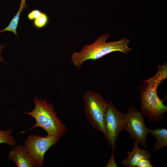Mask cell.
Segmentation results:
<instances>
[{
	"label": "cell",
	"mask_w": 167,
	"mask_h": 167,
	"mask_svg": "<svg viewBox=\"0 0 167 167\" xmlns=\"http://www.w3.org/2000/svg\"><path fill=\"white\" fill-rule=\"evenodd\" d=\"M126 113H123L115 107L112 101L109 102L105 118L107 140L112 151H116V143L120 132L126 127Z\"/></svg>",
	"instance_id": "6"
},
{
	"label": "cell",
	"mask_w": 167,
	"mask_h": 167,
	"mask_svg": "<svg viewBox=\"0 0 167 167\" xmlns=\"http://www.w3.org/2000/svg\"><path fill=\"white\" fill-rule=\"evenodd\" d=\"M132 150L127 151V157L122 162V165L126 167H135L137 162L143 158L150 159L152 154L148 151L141 149L138 146V143L135 141L133 143Z\"/></svg>",
	"instance_id": "9"
},
{
	"label": "cell",
	"mask_w": 167,
	"mask_h": 167,
	"mask_svg": "<svg viewBox=\"0 0 167 167\" xmlns=\"http://www.w3.org/2000/svg\"><path fill=\"white\" fill-rule=\"evenodd\" d=\"M8 159L15 161L17 167H36L24 146L17 145L11 151Z\"/></svg>",
	"instance_id": "8"
},
{
	"label": "cell",
	"mask_w": 167,
	"mask_h": 167,
	"mask_svg": "<svg viewBox=\"0 0 167 167\" xmlns=\"http://www.w3.org/2000/svg\"><path fill=\"white\" fill-rule=\"evenodd\" d=\"M158 70L155 75L144 80L139 87V99L141 104L139 111L150 121L159 122L164 119L163 114L167 111L164 100L159 98L157 90L160 84L167 78V65L165 63L157 66Z\"/></svg>",
	"instance_id": "1"
},
{
	"label": "cell",
	"mask_w": 167,
	"mask_h": 167,
	"mask_svg": "<svg viewBox=\"0 0 167 167\" xmlns=\"http://www.w3.org/2000/svg\"><path fill=\"white\" fill-rule=\"evenodd\" d=\"M127 119L125 130L130 135V138L145 148H147V135L149 129L145 126L143 116L136 108L131 105L126 113Z\"/></svg>",
	"instance_id": "7"
},
{
	"label": "cell",
	"mask_w": 167,
	"mask_h": 167,
	"mask_svg": "<svg viewBox=\"0 0 167 167\" xmlns=\"http://www.w3.org/2000/svg\"><path fill=\"white\" fill-rule=\"evenodd\" d=\"M49 22V18L46 14L42 12L41 15L33 20V25L37 28L40 29L45 27Z\"/></svg>",
	"instance_id": "12"
},
{
	"label": "cell",
	"mask_w": 167,
	"mask_h": 167,
	"mask_svg": "<svg viewBox=\"0 0 167 167\" xmlns=\"http://www.w3.org/2000/svg\"><path fill=\"white\" fill-rule=\"evenodd\" d=\"M34 101L35 106L34 110L30 112L23 113L33 117L36 123L29 130L21 133L40 127L47 132V135L61 138L67 131L66 127L57 117L52 104L48 103L45 99L40 100L37 98H35Z\"/></svg>",
	"instance_id": "3"
},
{
	"label": "cell",
	"mask_w": 167,
	"mask_h": 167,
	"mask_svg": "<svg viewBox=\"0 0 167 167\" xmlns=\"http://www.w3.org/2000/svg\"><path fill=\"white\" fill-rule=\"evenodd\" d=\"M109 37V33L102 35L92 44L84 45L79 52H74L71 60L76 69L79 70L87 60H96L115 51H120L126 54L132 50L128 46L130 42L128 39L124 38L120 41L107 42Z\"/></svg>",
	"instance_id": "2"
},
{
	"label": "cell",
	"mask_w": 167,
	"mask_h": 167,
	"mask_svg": "<svg viewBox=\"0 0 167 167\" xmlns=\"http://www.w3.org/2000/svg\"><path fill=\"white\" fill-rule=\"evenodd\" d=\"M149 133L153 135L156 139L154 144L153 152L163 149L167 146V130L164 128H158L155 130L149 129Z\"/></svg>",
	"instance_id": "10"
},
{
	"label": "cell",
	"mask_w": 167,
	"mask_h": 167,
	"mask_svg": "<svg viewBox=\"0 0 167 167\" xmlns=\"http://www.w3.org/2000/svg\"><path fill=\"white\" fill-rule=\"evenodd\" d=\"M137 167H154L151 163V161L148 158H143L139 160L137 163L136 166Z\"/></svg>",
	"instance_id": "13"
},
{
	"label": "cell",
	"mask_w": 167,
	"mask_h": 167,
	"mask_svg": "<svg viewBox=\"0 0 167 167\" xmlns=\"http://www.w3.org/2000/svg\"><path fill=\"white\" fill-rule=\"evenodd\" d=\"M5 46V45L4 44H2L0 45V62H4L6 63V62L2 58L1 54L2 52V50L3 48Z\"/></svg>",
	"instance_id": "16"
},
{
	"label": "cell",
	"mask_w": 167,
	"mask_h": 167,
	"mask_svg": "<svg viewBox=\"0 0 167 167\" xmlns=\"http://www.w3.org/2000/svg\"><path fill=\"white\" fill-rule=\"evenodd\" d=\"M113 152L112 151L111 153V156L107 164L105 167H118L114 157Z\"/></svg>",
	"instance_id": "15"
},
{
	"label": "cell",
	"mask_w": 167,
	"mask_h": 167,
	"mask_svg": "<svg viewBox=\"0 0 167 167\" xmlns=\"http://www.w3.org/2000/svg\"><path fill=\"white\" fill-rule=\"evenodd\" d=\"M13 132L11 129L6 130H0V143L7 144L13 147L15 144L16 141L15 138L11 134Z\"/></svg>",
	"instance_id": "11"
},
{
	"label": "cell",
	"mask_w": 167,
	"mask_h": 167,
	"mask_svg": "<svg viewBox=\"0 0 167 167\" xmlns=\"http://www.w3.org/2000/svg\"><path fill=\"white\" fill-rule=\"evenodd\" d=\"M83 98L87 119L93 128L102 133L107 139L105 118L109 102L101 94L91 90H86Z\"/></svg>",
	"instance_id": "4"
},
{
	"label": "cell",
	"mask_w": 167,
	"mask_h": 167,
	"mask_svg": "<svg viewBox=\"0 0 167 167\" xmlns=\"http://www.w3.org/2000/svg\"><path fill=\"white\" fill-rule=\"evenodd\" d=\"M42 12L38 9L33 10L28 14L27 18L29 20H34L41 15Z\"/></svg>",
	"instance_id": "14"
},
{
	"label": "cell",
	"mask_w": 167,
	"mask_h": 167,
	"mask_svg": "<svg viewBox=\"0 0 167 167\" xmlns=\"http://www.w3.org/2000/svg\"><path fill=\"white\" fill-rule=\"evenodd\" d=\"M60 138L47 135L45 137L32 135L28 136L24 147L32 158L36 166L42 167L45 152L59 140Z\"/></svg>",
	"instance_id": "5"
},
{
	"label": "cell",
	"mask_w": 167,
	"mask_h": 167,
	"mask_svg": "<svg viewBox=\"0 0 167 167\" xmlns=\"http://www.w3.org/2000/svg\"><path fill=\"white\" fill-rule=\"evenodd\" d=\"M21 3H25L26 2V0H21Z\"/></svg>",
	"instance_id": "17"
}]
</instances>
